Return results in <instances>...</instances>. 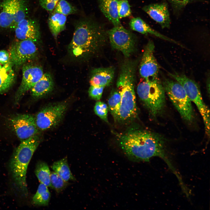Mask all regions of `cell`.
<instances>
[{
  "label": "cell",
  "instance_id": "6da1fadb",
  "mask_svg": "<svg viewBox=\"0 0 210 210\" xmlns=\"http://www.w3.org/2000/svg\"><path fill=\"white\" fill-rule=\"evenodd\" d=\"M119 145L129 159L135 161H149L158 157L162 159L173 173L176 170L166 151L164 139L156 133L135 129L116 135Z\"/></svg>",
  "mask_w": 210,
  "mask_h": 210
},
{
  "label": "cell",
  "instance_id": "7a4b0ae2",
  "mask_svg": "<svg viewBox=\"0 0 210 210\" xmlns=\"http://www.w3.org/2000/svg\"><path fill=\"white\" fill-rule=\"evenodd\" d=\"M68 46L70 54L75 58L84 59L97 52L105 44L107 31L103 26L89 18L78 21Z\"/></svg>",
  "mask_w": 210,
  "mask_h": 210
},
{
  "label": "cell",
  "instance_id": "3957f363",
  "mask_svg": "<svg viewBox=\"0 0 210 210\" xmlns=\"http://www.w3.org/2000/svg\"><path fill=\"white\" fill-rule=\"evenodd\" d=\"M136 65L124 62L120 69L117 86L121 96L120 105L117 120L126 123L135 119L137 115L134 87Z\"/></svg>",
  "mask_w": 210,
  "mask_h": 210
},
{
  "label": "cell",
  "instance_id": "277c9868",
  "mask_svg": "<svg viewBox=\"0 0 210 210\" xmlns=\"http://www.w3.org/2000/svg\"><path fill=\"white\" fill-rule=\"evenodd\" d=\"M40 142L36 134L21 141L15 150L10 159L9 167L14 185L23 196L28 195L26 177L27 167L34 153Z\"/></svg>",
  "mask_w": 210,
  "mask_h": 210
},
{
  "label": "cell",
  "instance_id": "5b68a950",
  "mask_svg": "<svg viewBox=\"0 0 210 210\" xmlns=\"http://www.w3.org/2000/svg\"><path fill=\"white\" fill-rule=\"evenodd\" d=\"M138 96L150 113L155 117L162 111L165 104V92L162 82L157 77L144 80L137 86Z\"/></svg>",
  "mask_w": 210,
  "mask_h": 210
},
{
  "label": "cell",
  "instance_id": "8992f818",
  "mask_svg": "<svg viewBox=\"0 0 210 210\" xmlns=\"http://www.w3.org/2000/svg\"><path fill=\"white\" fill-rule=\"evenodd\" d=\"M165 92L186 121L191 122L194 118L191 101L182 85L176 80L164 78L162 82Z\"/></svg>",
  "mask_w": 210,
  "mask_h": 210
},
{
  "label": "cell",
  "instance_id": "52a82bcc",
  "mask_svg": "<svg viewBox=\"0 0 210 210\" xmlns=\"http://www.w3.org/2000/svg\"><path fill=\"white\" fill-rule=\"evenodd\" d=\"M168 75L182 85L190 101L197 106L203 119L206 133L209 136V110L204 102L198 84L184 75L168 73Z\"/></svg>",
  "mask_w": 210,
  "mask_h": 210
},
{
  "label": "cell",
  "instance_id": "ba28073f",
  "mask_svg": "<svg viewBox=\"0 0 210 210\" xmlns=\"http://www.w3.org/2000/svg\"><path fill=\"white\" fill-rule=\"evenodd\" d=\"M107 32L113 48L121 52L126 58L133 54L135 50L136 40L133 33L121 25L114 26Z\"/></svg>",
  "mask_w": 210,
  "mask_h": 210
},
{
  "label": "cell",
  "instance_id": "9c48e42d",
  "mask_svg": "<svg viewBox=\"0 0 210 210\" xmlns=\"http://www.w3.org/2000/svg\"><path fill=\"white\" fill-rule=\"evenodd\" d=\"M67 108L65 103H60L42 108L35 117L38 129L44 130L56 126L62 119Z\"/></svg>",
  "mask_w": 210,
  "mask_h": 210
},
{
  "label": "cell",
  "instance_id": "30bf717a",
  "mask_svg": "<svg viewBox=\"0 0 210 210\" xmlns=\"http://www.w3.org/2000/svg\"><path fill=\"white\" fill-rule=\"evenodd\" d=\"M35 42L26 39L20 40L12 45L9 51V61L12 66L19 67L34 58L37 54Z\"/></svg>",
  "mask_w": 210,
  "mask_h": 210
},
{
  "label": "cell",
  "instance_id": "8fae6325",
  "mask_svg": "<svg viewBox=\"0 0 210 210\" xmlns=\"http://www.w3.org/2000/svg\"><path fill=\"white\" fill-rule=\"evenodd\" d=\"M8 123L18 137L22 141L36 134L38 128L35 117L29 114H16L8 119Z\"/></svg>",
  "mask_w": 210,
  "mask_h": 210
},
{
  "label": "cell",
  "instance_id": "7c38bea8",
  "mask_svg": "<svg viewBox=\"0 0 210 210\" xmlns=\"http://www.w3.org/2000/svg\"><path fill=\"white\" fill-rule=\"evenodd\" d=\"M43 74V69L39 66L31 64L23 66L22 81L14 97L15 105L19 104L26 92L31 89Z\"/></svg>",
  "mask_w": 210,
  "mask_h": 210
},
{
  "label": "cell",
  "instance_id": "4fadbf2b",
  "mask_svg": "<svg viewBox=\"0 0 210 210\" xmlns=\"http://www.w3.org/2000/svg\"><path fill=\"white\" fill-rule=\"evenodd\" d=\"M155 45L149 40L145 47L139 67V73L144 80L158 77L159 66L154 54Z\"/></svg>",
  "mask_w": 210,
  "mask_h": 210
},
{
  "label": "cell",
  "instance_id": "5bb4252c",
  "mask_svg": "<svg viewBox=\"0 0 210 210\" xmlns=\"http://www.w3.org/2000/svg\"><path fill=\"white\" fill-rule=\"evenodd\" d=\"M143 10L163 28H169L171 20L167 3L163 2L144 6Z\"/></svg>",
  "mask_w": 210,
  "mask_h": 210
},
{
  "label": "cell",
  "instance_id": "9a60e30c",
  "mask_svg": "<svg viewBox=\"0 0 210 210\" xmlns=\"http://www.w3.org/2000/svg\"><path fill=\"white\" fill-rule=\"evenodd\" d=\"M15 35L18 39L31 40L36 42L40 38L39 26L34 21L24 18L15 27Z\"/></svg>",
  "mask_w": 210,
  "mask_h": 210
},
{
  "label": "cell",
  "instance_id": "2e32d148",
  "mask_svg": "<svg viewBox=\"0 0 210 210\" xmlns=\"http://www.w3.org/2000/svg\"><path fill=\"white\" fill-rule=\"evenodd\" d=\"M114 74V68L112 66L95 68L92 72L90 83L94 86H108L112 83Z\"/></svg>",
  "mask_w": 210,
  "mask_h": 210
},
{
  "label": "cell",
  "instance_id": "e0dca14e",
  "mask_svg": "<svg viewBox=\"0 0 210 210\" xmlns=\"http://www.w3.org/2000/svg\"><path fill=\"white\" fill-rule=\"evenodd\" d=\"M129 25L130 28L135 31L142 34H150L165 40L172 42L179 45H182L177 41L162 34L153 29L140 18L136 17L132 18L130 21Z\"/></svg>",
  "mask_w": 210,
  "mask_h": 210
},
{
  "label": "cell",
  "instance_id": "ac0fdd59",
  "mask_svg": "<svg viewBox=\"0 0 210 210\" xmlns=\"http://www.w3.org/2000/svg\"><path fill=\"white\" fill-rule=\"evenodd\" d=\"M54 85L51 75L48 73L43 74L41 78L31 89V95L35 98L44 96L52 91Z\"/></svg>",
  "mask_w": 210,
  "mask_h": 210
},
{
  "label": "cell",
  "instance_id": "d6986e66",
  "mask_svg": "<svg viewBox=\"0 0 210 210\" xmlns=\"http://www.w3.org/2000/svg\"><path fill=\"white\" fill-rule=\"evenodd\" d=\"M119 0H98L101 11L114 26L121 25L117 11Z\"/></svg>",
  "mask_w": 210,
  "mask_h": 210
},
{
  "label": "cell",
  "instance_id": "ffe728a7",
  "mask_svg": "<svg viewBox=\"0 0 210 210\" xmlns=\"http://www.w3.org/2000/svg\"><path fill=\"white\" fill-rule=\"evenodd\" d=\"M16 0H4L1 4L0 26L7 28L12 25L15 13Z\"/></svg>",
  "mask_w": 210,
  "mask_h": 210
},
{
  "label": "cell",
  "instance_id": "44dd1931",
  "mask_svg": "<svg viewBox=\"0 0 210 210\" xmlns=\"http://www.w3.org/2000/svg\"><path fill=\"white\" fill-rule=\"evenodd\" d=\"M12 66L9 61L0 71V94L8 91L14 83L15 75Z\"/></svg>",
  "mask_w": 210,
  "mask_h": 210
},
{
  "label": "cell",
  "instance_id": "7402d4cb",
  "mask_svg": "<svg viewBox=\"0 0 210 210\" xmlns=\"http://www.w3.org/2000/svg\"><path fill=\"white\" fill-rule=\"evenodd\" d=\"M66 20V15L53 12L49 17L48 24L49 28L53 35L56 37L65 28Z\"/></svg>",
  "mask_w": 210,
  "mask_h": 210
},
{
  "label": "cell",
  "instance_id": "603a6c76",
  "mask_svg": "<svg viewBox=\"0 0 210 210\" xmlns=\"http://www.w3.org/2000/svg\"><path fill=\"white\" fill-rule=\"evenodd\" d=\"M51 167L65 181H75L76 179L72 174L69 167L67 157L54 162Z\"/></svg>",
  "mask_w": 210,
  "mask_h": 210
},
{
  "label": "cell",
  "instance_id": "cb8c5ba5",
  "mask_svg": "<svg viewBox=\"0 0 210 210\" xmlns=\"http://www.w3.org/2000/svg\"><path fill=\"white\" fill-rule=\"evenodd\" d=\"M35 172L41 183L48 187L51 188L50 181V172L46 163L41 161L38 162L36 165Z\"/></svg>",
  "mask_w": 210,
  "mask_h": 210
},
{
  "label": "cell",
  "instance_id": "d4e9b609",
  "mask_svg": "<svg viewBox=\"0 0 210 210\" xmlns=\"http://www.w3.org/2000/svg\"><path fill=\"white\" fill-rule=\"evenodd\" d=\"M50 198V193L48 187L40 183L32 201L35 205L45 206L48 205Z\"/></svg>",
  "mask_w": 210,
  "mask_h": 210
},
{
  "label": "cell",
  "instance_id": "484cf974",
  "mask_svg": "<svg viewBox=\"0 0 210 210\" xmlns=\"http://www.w3.org/2000/svg\"><path fill=\"white\" fill-rule=\"evenodd\" d=\"M121 96L118 90L112 91L108 100V109L115 120H117L119 110Z\"/></svg>",
  "mask_w": 210,
  "mask_h": 210
},
{
  "label": "cell",
  "instance_id": "4316f807",
  "mask_svg": "<svg viewBox=\"0 0 210 210\" xmlns=\"http://www.w3.org/2000/svg\"><path fill=\"white\" fill-rule=\"evenodd\" d=\"M50 181L51 188L58 193L64 190L69 184L55 172H50Z\"/></svg>",
  "mask_w": 210,
  "mask_h": 210
},
{
  "label": "cell",
  "instance_id": "83f0119b",
  "mask_svg": "<svg viewBox=\"0 0 210 210\" xmlns=\"http://www.w3.org/2000/svg\"><path fill=\"white\" fill-rule=\"evenodd\" d=\"M77 9L65 0H60L57 3L53 12L65 15L75 13Z\"/></svg>",
  "mask_w": 210,
  "mask_h": 210
},
{
  "label": "cell",
  "instance_id": "f1b7e54d",
  "mask_svg": "<svg viewBox=\"0 0 210 210\" xmlns=\"http://www.w3.org/2000/svg\"><path fill=\"white\" fill-rule=\"evenodd\" d=\"M25 16L26 6L24 1L16 0L15 13L12 25L15 26V27L20 21L25 18Z\"/></svg>",
  "mask_w": 210,
  "mask_h": 210
},
{
  "label": "cell",
  "instance_id": "f546056e",
  "mask_svg": "<svg viewBox=\"0 0 210 210\" xmlns=\"http://www.w3.org/2000/svg\"><path fill=\"white\" fill-rule=\"evenodd\" d=\"M117 11L120 19L130 16L131 14L130 6L128 0H119Z\"/></svg>",
  "mask_w": 210,
  "mask_h": 210
},
{
  "label": "cell",
  "instance_id": "4dcf8cb0",
  "mask_svg": "<svg viewBox=\"0 0 210 210\" xmlns=\"http://www.w3.org/2000/svg\"><path fill=\"white\" fill-rule=\"evenodd\" d=\"M108 110L107 105L101 101H98L96 103L94 109L95 114L106 122H108Z\"/></svg>",
  "mask_w": 210,
  "mask_h": 210
},
{
  "label": "cell",
  "instance_id": "1f68e13d",
  "mask_svg": "<svg viewBox=\"0 0 210 210\" xmlns=\"http://www.w3.org/2000/svg\"><path fill=\"white\" fill-rule=\"evenodd\" d=\"M170 4L174 12L179 14L187 5L196 0H167Z\"/></svg>",
  "mask_w": 210,
  "mask_h": 210
},
{
  "label": "cell",
  "instance_id": "d6a6232c",
  "mask_svg": "<svg viewBox=\"0 0 210 210\" xmlns=\"http://www.w3.org/2000/svg\"><path fill=\"white\" fill-rule=\"evenodd\" d=\"M104 87L91 85L88 90L89 96L94 99L99 100L102 97Z\"/></svg>",
  "mask_w": 210,
  "mask_h": 210
},
{
  "label": "cell",
  "instance_id": "836d02e7",
  "mask_svg": "<svg viewBox=\"0 0 210 210\" xmlns=\"http://www.w3.org/2000/svg\"><path fill=\"white\" fill-rule=\"evenodd\" d=\"M59 0H39V2L42 8L47 11L51 12L54 9Z\"/></svg>",
  "mask_w": 210,
  "mask_h": 210
},
{
  "label": "cell",
  "instance_id": "e575fe53",
  "mask_svg": "<svg viewBox=\"0 0 210 210\" xmlns=\"http://www.w3.org/2000/svg\"><path fill=\"white\" fill-rule=\"evenodd\" d=\"M9 53L6 50H3L0 51V63L5 65L9 61Z\"/></svg>",
  "mask_w": 210,
  "mask_h": 210
},
{
  "label": "cell",
  "instance_id": "d590c367",
  "mask_svg": "<svg viewBox=\"0 0 210 210\" xmlns=\"http://www.w3.org/2000/svg\"><path fill=\"white\" fill-rule=\"evenodd\" d=\"M206 89L208 94H209L210 93V77H209V76L207 78V79L206 81Z\"/></svg>",
  "mask_w": 210,
  "mask_h": 210
},
{
  "label": "cell",
  "instance_id": "8d00e7d4",
  "mask_svg": "<svg viewBox=\"0 0 210 210\" xmlns=\"http://www.w3.org/2000/svg\"><path fill=\"white\" fill-rule=\"evenodd\" d=\"M1 68H2V66L0 64V71H1Z\"/></svg>",
  "mask_w": 210,
  "mask_h": 210
}]
</instances>
